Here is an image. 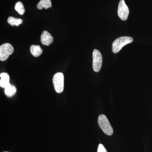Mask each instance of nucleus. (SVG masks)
Masks as SVG:
<instances>
[{
	"mask_svg": "<svg viewBox=\"0 0 152 152\" xmlns=\"http://www.w3.org/2000/svg\"><path fill=\"white\" fill-rule=\"evenodd\" d=\"M134 39L129 37H121L116 39L112 45V51L114 53H117L121 50L123 47L132 42Z\"/></svg>",
	"mask_w": 152,
	"mask_h": 152,
	"instance_id": "f257e3e1",
	"label": "nucleus"
},
{
	"mask_svg": "<svg viewBox=\"0 0 152 152\" xmlns=\"http://www.w3.org/2000/svg\"><path fill=\"white\" fill-rule=\"evenodd\" d=\"M98 123L102 130L107 135L111 136L113 133V130L107 117L103 114L98 117Z\"/></svg>",
	"mask_w": 152,
	"mask_h": 152,
	"instance_id": "f03ea898",
	"label": "nucleus"
},
{
	"mask_svg": "<svg viewBox=\"0 0 152 152\" xmlns=\"http://www.w3.org/2000/svg\"><path fill=\"white\" fill-rule=\"evenodd\" d=\"M53 81L56 91L58 94L63 92L64 89V76L62 73L58 72L55 74Z\"/></svg>",
	"mask_w": 152,
	"mask_h": 152,
	"instance_id": "7ed1b4c3",
	"label": "nucleus"
},
{
	"mask_svg": "<svg viewBox=\"0 0 152 152\" xmlns=\"http://www.w3.org/2000/svg\"><path fill=\"white\" fill-rule=\"evenodd\" d=\"M93 67L94 72H99L102 64V56L100 52L95 49L93 53Z\"/></svg>",
	"mask_w": 152,
	"mask_h": 152,
	"instance_id": "20e7f679",
	"label": "nucleus"
},
{
	"mask_svg": "<svg viewBox=\"0 0 152 152\" xmlns=\"http://www.w3.org/2000/svg\"><path fill=\"white\" fill-rule=\"evenodd\" d=\"M14 48L10 43H4L0 46V60L5 61L14 52Z\"/></svg>",
	"mask_w": 152,
	"mask_h": 152,
	"instance_id": "39448f33",
	"label": "nucleus"
},
{
	"mask_svg": "<svg viewBox=\"0 0 152 152\" xmlns=\"http://www.w3.org/2000/svg\"><path fill=\"white\" fill-rule=\"evenodd\" d=\"M129 9L126 5L124 0H121L119 3L118 13L119 17L122 20L125 21L127 19L129 16Z\"/></svg>",
	"mask_w": 152,
	"mask_h": 152,
	"instance_id": "423d86ee",
	"label": "nucleus"
},
{
	"mask_svg": "<svg viewBox=\"0 0 152 152\" xmlns=\"http://www.w3.org/2000/svg\"><path fill=\"white\" fill-rule=\"evenodd\" d=\"M41 41L44 45L49 46L53 42V38L48 32L45 31L41 35Z\"/></svg>",
	"mask_w": 152,
	"mask_h": 152,
	"instance_id": "0eeeda50",
	"label": "nucleus"
},
{
	"mask_svg": "<svg viewBox=\"0 0 152 152\" xmlns=\"http://www.w3.org/2000/svg\"><path fill=\"white\" fill-rule=\"evenodd\" d=\"M16 91L17 89L16 87L10 83L4 88L5 94L8 97L10 98L13 96Z\"/></svg>",
	"mask_w": 152,
	"mask_h": 152,
	"instance_id": "6e6552de",
	"label": "nucleus"
},
{
	"mask_svg": "<svg viewBox=\"0 0 152 152\" xmlns=\"http://www.w3.org/2000/svg\"><path fill=\"white\" fill-rule=\"evenodd\" d=\"M1 80L0 86L3 88H5L10 84V76L7 73H2L0 75Z\"/></svg>",
	"mask_w": 152,
	"mask_h": 152,
	"instance_id": "1a4fd4ad",
	"label": "nucleus"
},
{
	"mask_svg": "<svg viewBox=\"0 0 152 152\" xmlns=\"http://www.w3.org/2000/svg\"><path fill=\"white\" fill-rule=\"evenodd\" d=\"M30 52L34 57H38L42 53L43 50L39 45H32L30 47Z\"/></svg>",
	"mask_w": 152,
	"mask_h": 152,
	"instance_id": "9d476101",
	"label": "nucleus"
},
{
	"mask_svg": "<svg viewBox=\"0 0 152 152\" xmlns=\"http://www.w3.org/2000/svg\"><path fill=\"white\" fill-rule=\"evenodd\" d=\"M52 7V3L51 0H40L38 3L37 7L39 10L43 9H48Z\"/></svg>",
	"mask_w": 152,
	"mask_h": 152,
	"instance_id": "9b49d317",
	"label": "nucleus"
},
{
	"mask_svg": "<svg viewBox=\"0 0 152 152\" xmlns=\"http://www.w3.org/2000/svg\"><path fill=\"white\" fill-rule=\"evenodd\" d=\"M7 22L9 24L12 26H18L19 25L22 24L23 20L21 19L17 18H14L13 17H10L8 19Z\"/></svg>",
	"mask_w": 152,
	"mask_h": 152,
	"instance_id": "f8f14e48",
	"label": "nucleus"
},
{
	"mask_svg": "<svg viewBox=\"0 0 152 152\" xmlns=\"http://www.w3.org/2000/svg\"><path fill=\"white\" fill-rule=\"evenodd\" d=\"M15 10L20 15H23L25 13V10L23 3L21 2H18L15 6Z\"/></svg>",
	"mask_w": 152,
	"mask_h": 152,
	"instance_id": "ddd939ff",
	"label": "nucleus"
},
{
	"mask_svg": "<svg viewBox=\"0 0 152 152\" xmlns=\"http://www.w3.org/2000/svg\"><path fill=\"white\" fill-rule=\"evenodd\" d=\"M97 152H107L103 145L102 144H99L98 146Z\"/></svg>",
	"mask_w": 152,
	"mask_h": 152,
	"instance_id": "4468645a",
	"label": "nucleus"
},
{
	"mask_svg": "<svg viewBox=\"0 0 152 152\" xmlns=\"http://www.w3.org/2000/svg\"></svg>",
	"mask_w": 152,
	"mask_h": 152,
	"instance_id": "2eb2a0df",
	"label": "nucleus"
}]
</instances>
